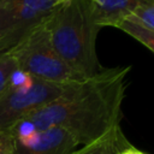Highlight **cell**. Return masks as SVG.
I'll return each instance as SVG.
<instances>
[{
  "label": "cell",
  "mask_w": 154,
  "mask_h": 154,
  "mask_svg": "<svg viewBox=\"0 0 154 154\" xmlns=\"http://www.w3.org/2000/svg\"><path fill=\"white\" fill-rule=\"evenodd\" d=\"M129 71L130 66L103 67L90 78L71 83L64 95L22 120L36 132L61 128L78 146L90 143L119 124Z\"/></svg>",
  "instance_id": "6da1fadb"
},
{
  "label": "cell",
  "mask_w": 154,
  "mask_h": 154,
  "mask_svg": "<svg viewBox=\"0 0 154 154\" xmlns=\"http://www.w3.org/2000/svg\"><path fill=\"white\" fill-rule=\"evenodd\" d=\"M47 28L59 57L82 79L90 78L103 69L96 52L101 28L94 19L91 0L60 4L49 16Z\"/></svg>",
  "instance_id": "7a4b0ae2"
},
{
  "label": "cell",
  "mask_w": 154,
  "mask_h": 154,
  "mask_svg": "<svg viewBox=\"0 0 154 154\" xmlns=\"http://www.w3.org/2000/svg\"><path fill=\"white\" fill-rule=\"evenodd\" d=\"M47 20L36 26L20 42L5 53L14 59L20 70L34 78L58 84L83 81L63 61L54 49Z\"/></svg>",
  "instance_id": "3957f363"
},
{
  "label": "cell",
  "mask_w": 154,
  "mask_h": 154,
  "mask_svg": "<svg viewBox=\"0 0 154 154\" xmlns=\"http://www.w3.org/2000/svg\"><path fill=\"white\" fill-rule=\"evenodd\" d=\"M59 5L57 0H1L0 53L13 48L30 31L46 22Z\"/></svg>",
  "instance_id": "277c9868"
},
{
  "label": "cell",
  "mask_w": 154,
  "mask_h": 154,
  "mask_svg": "<svg viewBox=\"0 0 154 154\" xmlns=\"http://www.w3.org/2000/svg\"><path fill=\"white\" fill-rule=\"evenodd\" d=\"M70 84H58L34 78L29 87L8 88L0 97V132L11 130L34 111L59 99Z\"/></svg>",
  "instance_id": "5b68a950"
},
{
  "label": "cell",
  "mask_w": 154,
  "mask_h": 154,
  "mask_svg": "<svg viewBox=\"0 0 154 154\" xmlns=\"http://www.w3.org/2000/svg\"><path fill=\"white\" fill-rule=\"evenodd\" d=\"M77 146L70 132L61 128H51L26 140L14 138L13 154H70Z\"/></svg>",
  "instance_id": "8992f818"
},
{
  "label": "cell",
  "mask_w": 154,
  "mask_h": 154,
  "mask_svg": "<svg viewBox=\"0 0 154 154\" xmlns=\"http://www.w3.org/2000/svg\"><path fill=\"white\" fill-rule=\"evenodd\" d=\"M154 0H91L93 14L100 28L114 26L129 17L140 5Z\"/></svg>",
  "instance_id": "52a82bcc"
},
{
  "label": "cell",
  "mask_w": 154,
  "mask_h": 154,
  "mask_svg": "<svg viewBox=\"0 0 154 154\" xmlns=\"http://www.w3.org/2000/svg\"><path fill=\"white\" fill-rule=\"evenodd\" d=\"M129 147H131V144L123 134L120 124H116L101 137L83 144L70 154H120Z\"/></svg>",
  "instance_id": "ba28073f"
},
{
  "label": "cell",
  "mask_w": 154,
  "mask_h": 154,
  "mask_svg": "<svg viewBox=\"0 0 154 154\" xmlns=\"http://www.w3.org/2000/svg\"><path fill=\"white\" fill-rule=\"evenodd\" d=\"M116 28L130 35L131 37L141 42L144 47H147L154 53V30L141 24L138 20H136L132 17H126L125 19L119 22L116 25Z\"/></svg>",
  "instance_id": "9c48e42d"
},
{
  "label": "cell",
  "mask_w": 154,
  "mask_h": 154,
  "mask_svg": "<svg viewBox=\"0 0 154 154\" xmlns=\"http://www.w3.org/2000/svg\"><path fill=\"white\" fill-rule=\"evenodd\" d=\"M17 64L7 53H0V97L10 88L11 73L17 69Z\"/></svg>",
  "instance_id": "30bf717a"
},
{
  "label": "cell",
  "mask_w": 154,
  "mask_h": 154,
  "mask_svg": "<svg viewBox=\"0 0 154 154\" xmlns=\"http://www.w3.org/2000/svg\"><path fill=\"white\" fill-rule=\"evenodd\" d=\"M138 20L141 24L154 30V1H147L140 5L129 16Z\"/></svg>",
  "instance_id": "8fae6325"
},
{
  "label": "cell",
  "mask_w": 154,
  "mask_h": 154,
  "mask_svg": "<svg viewBox=\"0 0 154 154\" xmlns=\"http://www.w3.org/2000/svg\"><path fill=\"white\" fill-rule=\"evenodd\" d=\"M14 135L11 130L0 132V154H13Z\"/></svg>",
  "instance_id": "7c38bea8"
},
{
  "label": "cell",
  "mask_w": 154,
  "mask_h": 154,
  "mask_svg": "<svg viewBox=\"0 0 154 154\" xmlns=\"http://www.w3.org/2000/svg\"><path fill=\"white\" fill-rule=\"evenodd\" d=\"M120 154H146V153L131 146V147H129L128 149H125V150H123V152H122Z\"/></svg>",
  "instance_id": "4fadbf2b"
},
{
  "label": "cell",
  "mask_w": 154,
  "mask_h": 154,
  "mask_svg": "<svg viewBox=\"0 0 154 154\" xmlns=\"http://www.w3.org/2000/svg\"><path fill=\"white\" fill-rule=\"evenodd\" d=\"M59 4H64V2H69V1H72V0H57Z\"/></svg>",
  "instance_id": "5bb4252c"
},
{
  "label": "cell",
  "mask_w": 154,
  "mask_h": 154,
  "mask_svg": "<svg viewBox=\"0 0 154 154\" xmlns=\"http://www.w3.org/2000/svg\"><path fill=\"white\" fill-rule=\"evenodd\" d=\"M0 1H1V0H0Z\"/></svg>",
  "instance_id": "9a60e30c"
}]
</instances>
